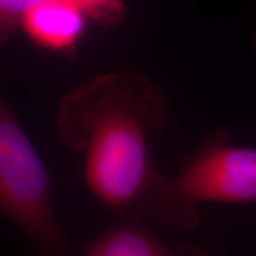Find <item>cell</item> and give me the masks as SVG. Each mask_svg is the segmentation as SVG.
<instances>
[{
    "mask_svg": "<svg viewBox=\"0 0 256 256\" xmlns=\"http://www.w3.org/2000/svg\"><path fill=\"white\" fill-rule=\"evenodd\" d=\"M86 14H90L98 23L112 24L120 17L121 8L118 0H72Z\"/></svg>",
    "mask_w": 256,
    "mask_h": 256,
    "instance_id": "52a82bcc",
    "label": "cell"
},
{
    "mask_svg": "<svg viewBox=\"0 0 256 256\" xmlns=\"http://www.w3.org/2000/svg\"><path fill=\"white\" fill-rule=\"evenodd\" d=\"M168 104L138 72L92 78L66 95L57 110L60 140L81 153L88 190L108 212L136 208L159 171L150 145L165 126Z\"/></svg>",
    "mask_w": 256,
    "mask_h": 256,
    "instance_id": "6da1fadb",
    "label": "cell"
},
{
    "mask_svg": "<svg viewBox=\"0 0 256 256\" xmlns=\"http://www.w3.org/2000/svg\"><path fill=\"white\" fill-rule=\"evenodd\" d=\"M255 44H256V37H255Z\"/></svg>",
    "mask_w": 256,
    "mask_h": 256,
    "instance_id": "ba28073f",
    "label": "cell"
},
{
    "mask_svg": "<svg viewBox=\"0 0 256 256\" xmlns=\"http://www.w3.org/2000/svg\"><path fill=\"white\" fill-rule=\"evenodd\" d=\"M44 2L46 0H0L2 40H6L14 28L22 23L26 12Z\"/></svg>",
    "mask_w": 256,
    "mask_h": 256,
    "instance_id": "8992f818",
    "label": "cell"
},
{
    "mask_svg": "<svg viewBox=\"0 0 256 256\" xmlns=\"http://www.w3.org/2000/svg\"><path fill=\"white\" fill-rule=\"evenodd\" d=\"M82 256H212L192 244L171 247L134 218L115 223L92 240Z\"/></svg>",
    "mask_w": 256,
    "mask_h": 256,
    "instance_id": "277c9868",
    "label": "cell"
},
{
    "mask_svg": "<svg viewBox=\"0 0 256 256\" xmlns=\"http://www.w3.org/2000/svg\"><path fill=\"white\" fill-rule=\"evenodd\" d=\"M229 142L228 130L220 128L184 160L174 177L159 172L134 218L192 232L200 226L202 203H256V148Z\"/></svg>",
    "mask_w": 256,
    "mask_h": 256,
    "instance_id": "7a4b0ae2",
    "label": "cell"
},
{
    "mask_svg": "<svg viewBox=\"0 0 256 256\" xmlns=\"http://www.w3.org/2000/svg\"><path fill=\"white\" fill-rule=\"evenodd\" d=\"M84 14L72 0H46L26 12L22 24L43 48L69 50L84 30Z\"/></svg>",
    "mask_w": 256,
    "mask_h": 256,
    "instance_id": "5b68a950",
    "label": "cell"
},
{
    "mask_svg": "<svg viewBox=\"0 0 256 256\" xmlns=\"http://www.w3.org/2000/svg\"><path fill=\"white\" fill-rule=\"evenodd\" d=\"M0 210L40 256H69L55 215L51 178L36 147L6 102L0 107Z\"/></svg>",
    "mask_w": 256,
    "mask_h": 256,
    "instance_id": "3957f363",
    "label": "cell"
}]
</instances>
